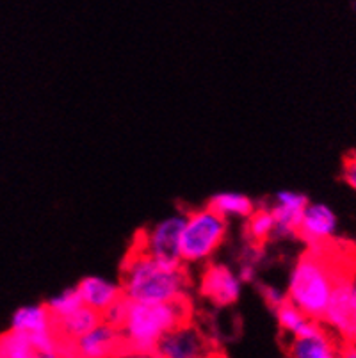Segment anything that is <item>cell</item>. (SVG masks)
Listing matches in <instances>:
<instances>
[{"mask_svg":"<svg viewBox=\"0 0 356 358\" xmlns=\"http://www.w3.org/2000/svg\"><path fill=\"white\" fill-rule=\"evenodd\" d=\"M122 294L132 303H169L189 299L191 280L184 266H169L130 250L122 266Z\"/></svg>","mask_w":356,"mask_h":358,"instance_id":"6da1fadb","label":"cell"},{"mask_svg":"<svg viewBox=\"0 0 356 358\" xmlns=\"http://www.w3.org/2000/svg\"><path fill=\"white\" fill-rule=\"evenodd\" d=\"M191 321V299L169 303H132L129 301L120 327L123 351L134 357H152L162 337L173 328Z\"/></svg>","mask_w":356,"mask_h":358,"instance_id":"7a4b0ae2","label":"cell"},{"mask_svg":"<svg viewBox=\"0 0 356 358\" xmlns=\"http://www.w3.org/2000/svg\"><path fill=\"white\" fill-rule=\"evenodd\" d=\"M326 248L306 250L290 269L287 282V301L298 307L308 317L321 321L329 301L333 287L339 276L346 271H339L335 262L328 257Z\"/></svg>","mask_w":356,"mask_h":358,"instance_id":"3957f363","label":"cell"},{"mask_svg":"<svg viewBox=\"0 0 356 358\" xmlns=\"http://www.w3.org/2000/svg\"><path fill=\"white\" fill-rule=\"evenodd\" d=\"M228 234V221L215 214L211 207H200L185 213V223L180 237L182 264L211 262L221 248Z\"/></svg>","mask_w":356,"mask_h":358,"instance_id":"277c9868","label":"cell"},{"mask_svg":"<svg viewBox=\"0 0 356 358\" xmlns=\"http://www.w3.org/2000/svg\"><path fill=\"white\" fill-rule=\"evenodd\" d=\"M322 327L344 343L356 338V276L344 273L339 276L321 319Z\"/></svg>","mask_w":356,"mask_h":358,"instance_id":"5b68a950","label":"cell"},{"mask_svg":"<svg viewBox=\"0 0 356 358\" xmlns=\"http://www.w3.org/2000/svg\"><path fill=\"white\" fill-rule=\"evenodd\" d=\"M184 223L185 213H175L162 217L136 237V248L159 262L184 266L180 259V237Z\"/></svg>","mask_w":356,"mask_h":358,"instance_id":"8992f818","label":"cell"},{"mask_svg":"<svg viewBox=\"0 0 356 358\" xmlns=\"http://www.w3.org/2000/svg\"><path fill=\"white\" fill-rule=\"evenodd\" d=\"M11 331L24 335L36 353H61V341L54 328V319L45 303L22 305L11 317Z\"/></svg>","mask_w":356,"mask_h":358,"instance_id":"52a82bcc","label":"cell"},{"mask_svg":"<svg viewBox=\"0 0 356 358\" xmlns=\"http://www.w3.org/2000/svg\"><path fill=\"white\" fill-rule=\"evenodd\" d=\"M152 358H220L211 338L191 321L173 328L159 341Z\"/></svg>","mask_w":356,"mask_h":358,"instance_id":"ba28073f","label":"cell"},{"mask_svg":"<svg viewBox=\"0 0 356 358\" xmlns=\"http://www.w3.org/2000/svg\"><path fill=\"white\" fill-rule=\"evenodd\" d=\"M244 284L239 275L227 264L211 262L204 269L198 282V292L208 303L218 308H227L241 299Z\"/></svg>","mask_w":356,"mask_h":358,"instance_id":"9c48e42d","label":"cell"},{"mask_svg":"<svg viewBox=\"0 0 356 358\" xmlns=\"http://www.w3.org/2000/svg\"><path fill=\"white\" fill-rule=\"evenodd\" d=\"M337 230L339 217L335 210L322 201H308L303 210L296 237L305 241L308 250H319L333 244Z\"/></svg>","mask_w":356,"mask_h":358,"instance_id":"30bf717a","label":"cell"},{"mask_svg":"<svg viewBox=\"0 0 356 358\" xmlns=\"http://www.w3.org/2000/svg\"><path fill=\"white\" fill-rule=\"evenodd\" d=\"M308 201L305 193L296 189H280L273 194L267 210L274 220V239H289L298 236L299 221Z\"/></svg>","mask_w":356,"mask_h":358,"instance_id":"8fae6325","label":"cell"},{"mask_svg":"<svg viewBox=\"0 0 356 358\" xmlns=\"http://www.w3.org/2000/svg\"><path fill=\"white\" fill-rule=\"evenodd\" d=\"M70 348L73 350L75 358H114L123 353L120 330L104 321L86 335L77 338L73 344H70Z\"/></svg>","mask_w":356,"mask_h":358,"instance_id":"7c38bea8","label":"cell"},{"mask_svg":"<svg viewBox=\"0 0 356 358\" xmlns=\"http://www.w3.org/2000/svg\"><path fill=\"white\" fill-rule=\"evenodd\" d=\"M75 287L80 294L84 307L98 312L100 315L123 298L120 282H114V280L100 275L84 276Z\"/></svg>","mask_w":356,"mask_h":358,"instance_id":"4fadbf2b","label":"cell"},{"mask_svg":"<svg viewBox=\"0 0 356 358\" xmlns=\"http://www.w3.org/2000/svg\"><path fill=\"white\" fill-rule=\"evenodd\" d=\"M341 346V341L321 323L312 334L290 338L287 358H339Z\"/></svg>","mask_w":356,"mask_h":358,"instance_id":"5bb4252c","label":"cell"},{"mask_svg":"<svg viewBox=\"0 0 356 358\" xmlns=\"http://www.w3.org/2000/svg\"><path fill=\"white\" fill-rule=\"evenodd\" d=\"M100 323H102V315L98 314V312L91 310V308L87 307H80L78 310H75L73 314L55 321L54 328L59 341L66 344V346H70V344H73L77 338L86 335L87 331H91Z\"/></svg>","mask_w":356,"mask_h":358,"instance_id":"9a60e30c","label":"cell"},{"mask_svg":"<svg viewBox=\"0 0 356 358\" xmlns=\"http://www.w3.org/2000/svg\"><path fill=\"white\" fill-rule=\"evenodd\" d=\"M207 207H211L215 214H220L225 220H248L257 209L253 198L241 191H220V193L212 194L208 200Z\"/></svg>","mask_w":356,"mask_h":358,"instance_id":"2e32d148","label":"cell"},{"mask_svg":"<svg viewBox=\"0 0 356 358\" xmlns=\"http://www.w3.org/2000/svg\"><path fill=\"white\" fill-rule=\"evenodd\" d=\"M274 315H276L280 330L285 335H289L290 338L305 337V335L312 334L313 330H318L321 327V321L308 317V315L303 314L298 307H294L289 301L280 308H276Z\"/></svg>","mask_w":356,"mask_h":358,"instance_id":"e0dca14e","label":"cell"},{"mask_svg":"<svg viewBox=\"0 0 356 358\" xmlns=\"http://www.w3.org/2000/svg\"><path fill=\"white\" fill-rule=\"evenodd\" d=\"M244 234L255 246H262L269 239H274V220L269 210H267V207H264V209L257 207L255 209V213L246 220Z\"/></svg>","mask_w":356,"mask_h":358,"instance_id":"ac0fdd59","label":"cell"},{"mask_svg":"<svg viewBox=\"0 0 356 358\" xmlns=\"http://www.w3.org/2000/svg\"><path fill=\"white\" fill-rule=\"evenodd\" d=\"M45 305H47L48 312H50L52 319H54V323L59 321V319L73 314V312L78 310L80 307H84L77 287H66L63 289V291H59L57 294L52 296Z\"/></svg>","mask_w":356,"mask_h":358,"instance_id":"d6986e66","label":"cell"},{"mask_svg":"<svg viewBox=\"0 0 356 358\" xmlns=\"http://www.w3.org/2000/svg\"><path fill=\"white\" fill-rule=\"evenodd\" d=\"M36 351L24 335L9 331L0 337V358H34Z\"/></svg>","mask_w":356,"mask_h":358,"instance_id":"ffe728a7","label":"cell"},{"mask_svg":"<svg viewBox=\"0 0 356 358\" xmlns=\"http://www.w3.org/2000/svg\"><path fill=\"white\" fill-rule=\"evenodd\" d=\"M260 294H262L264 301L271 310H276L287 303L285 289H280L276 285H260Z\"/></svg>","mask_w":356,"mask_h":358,"instance_id":"44dd1931","label":"cell"},{"mask_svg":"<svg viewBox=\"0 0 356 358\" xmlns=\"http://www.w3.org/2000/svg\"><path fill=\"white\" fill-rule=\"evenodd\" d=\"M342 178L346 184L356 193V152L349 154L342 164Z\"/></svg>","mask_w":356,"mask_h":358,"instance_id":"7402d4cb","label":"cell"},{"mask_svg":"<svg viewBox=\"0 0 356 358\" xmlns=\"http://www.w3.org/2000/svg\"><path fill=\"white\" fill-rule=\"evenodd\" d=\"M339 358H356V344L355 343H344L341 346V353Z\"/></svg>","mask_w":356,"mask_h":358,"instance_id":"603a6c76","label":"cell"},{"mask_svg":"<svg viewBox=\"0 0 356 358\" xmlns=\"http://www.w3.org/2000/svg\"><path fill=\"white\" fill-rule=\"evenodd\" d=\"M34 358H63L61 353H36Z\"/></svg>","mask_w":356,"mask_h":358,"instance_id":"cb8c5ba5","label":"cell"},{"mask_svg":"<svg viewBox=\"0 0 356 358\" xmlns=\"http://www.w3.org/2000/svg\"><path fill=\"white\" fill-rule=\"evenodd\" d=\"M351 8H353V11L356 13V0H353V2H351Z\"/></svg>","mask_w":356,"mask_h":358,"instance_id":"d4e9b609","label":"cell"},{"mask_svg":"<svg viewBox=\"0 0 356 358\" xmlns=\"http://www.w3.org/2000/svg\"><path fill=\"white\" fill-rule=\"evenodd\" d=\"M353 343H355V344H356V338H355V341H353Z\"/></svg>","mask_w":356,"mask_h":358,"instance_id":"484cf974","label":"cell"}]
</instances>
